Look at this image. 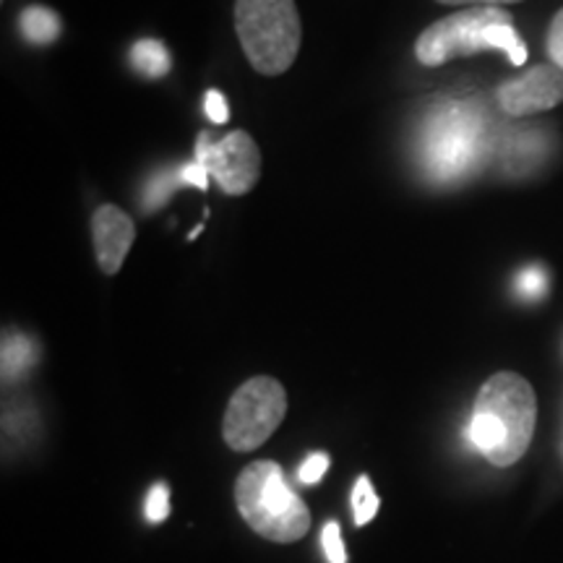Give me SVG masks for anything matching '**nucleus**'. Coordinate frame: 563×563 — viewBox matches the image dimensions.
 I'll return each mask as SVG.
<instances>
[{
  "mask_svg": "<svg viewBox=\"0 0 563 563\" xmlns=\"http://www.w3.org/2000/svg\"><path fill=\"white\" fill-rule=\"evenodd\" d=\"M352 509H355V525L363 527L368 525L378 511V496L373 490V485L368 477H361L355 483V490H352Z\"/></svg>",
  "mask_w": 563,
  "mask_h": 563,
  "instance_id": "4468645a",
  "label": "nucleus"
},
{
  "mask_svg": "<svg viewBox=\"0 0 563 563\" xmlns=\"http://www.w3.org/2000/svg\"><path fill=\"white\" fill-rule=\"evenodd\" d=\"M167 514H170V493H167L165 485H154L146 496V519L154 525L165 522Z\"/></svg>",
  "mask_w": 563,
  "mask_h": 563,
  "instance_id": "2eb2a0df",
  "label": "nucleus"
},
{
  "mask_svg": "<svg viewBox=\"0 0 563 563\" xmlns=\"http://www.w3.org/2000/svg\"><path fill=\"white\" fill-rule=\"evenodd\" d=\"M183 180H180V170H167L154 178L150 186H146L144 191V207L146 209H157V207H165L167 201H170V196L175 188H180Z\"/></svg>",
  "mask_w": 563,
  "mask_h": 563,
  "instance_id": "ddd939ff",
  "label": "nucleus"
},
{
  "mask_svg": "<svg viewBox=\"0 0 563 563\" xmlns=\"http://www.w3.org/2000/svg\"><path fill=\"white\" fill-rule=\"evenodd\" d=\"M545 285H548L545 272L540 269V266H530V269H525L517 277V290L522 292L525 298H538V295H543Z\"/></svg>",
  "mask_w": 563,
  "mask_h": 563,
  "instance_id": "f3484780",
  "label": "nucleus"
},
{
  "mask_svg": "<svg viewBox=\"0 0 563 563\" xmlns=\"http://www.w3.org/2000/svg\"><path fill=\"white\" fill-rule=\"evenodd\" d=\"M91 238H95L100 269L104 274H118L136 241V224L123 209L104 203L91 214Z\"/></svg>",
  "mask_w": 563,
  "mask_h": 563,
  "instance_id": "1a4fd4ad",
  "label": "nucleus"
},
{
  "mask_svg": "<svg viewBox=\"0 0 563 563\" xmlns=\"http://www.w3.org/2000/svg\"><path fill=\"white\" fill-rule=\"evenodd\" d=\"M496 97L501 110L511 118L553 110L563 102V70L555 66H534L519 79L501 84Z\"/></svg>",
  "mask_w": 563,
  "mask_h": 563,
  "instance_id": "6e6552de",
  "label": "nucleus"
},
{
  "mask_svg": "<svg viewBox=\"0 0 563 563\" xmlns=\"http://www.w3.org/2000/svg\"><path fill=\"white\" fill-rule=\"evenodd\" d=\"M235 32L262 76H279L298 58L302 24L295 0H235Z\"/></svg>",
  "mask_w": 563,
  "mask_h": 563,
  "instance_id": "20e7f679",
  "label": "nucleus"
},
{
  "mask_svg": "<svg viewBox=\"0 0 563 563\" xmlns=\"http://www.w3.org/2000/svg\"><path fill=\"white\" fill-rule=\"evenodd\" d=\"M443 5H467V9H504V5L519 3V0H435Z\"/></svg>",
  "mask_w": 563,
  "mask_h": 563,
  "instance_id": "4be33fe9",
  "label": "nucleus"
},
{
  "mask_svg": "<svg viewBox=\"0 0 563 563\" xmlns=\"http://www.w3.org/2000/svg\"><path fill=\"white\" fill-rule=\"evenodd\" d=\"M321 543H323V553L332 563H347V551H344V540L340 532V525L329 522L321 532Z\"/></svg>",
  "mask_w": 563,
  "mask_h": 563,
  "instance_id": "dca6fc26",
  "label": "nucleus"
},
{
  "mask_svg": "<svg viewBox=\"0 0 563 563\" xmlns=\"http://www.w3.org/2000/svg\"><path fill=\"white\" fill-rule=\"evenodd\" d=\"M483 141V121L473 108L462 102L443 104L426 125L422 157L435 178L449 180L467 173L477 159Z\"/></svg>",
  "mask_w": 563,
  "mask_h": 563,
  "instance_id": "423d86ee",
  "label": "nucleus"
},
{
  "mask_svg": "<svg viewBox=\"0 0 563 563\" xmlns=\"http://www.w3.org/2000/svg\"><path fill=\"white\" fill-rule=\"evenodd\" d=\"M203 110H207L211 123L222 125V123L230 121V108H228V100H224L222 91L209 89L207 100H203Z\"/></svg>",
  "mask_w": 563,
  "mask_h": 563,
  "instance_id": "aec40b11",
  "label": "nucleus"
},
{
  "mask_svg": "<svg viewBox=\"0 0 563 563\" xmlns=\"http://www.w3.org/2000/svg\"><path fill=\"white\" fill-rule=\"evenodd\" d=\"M196 162L207 167L211 180L220 183L228 196L249 194L262 175V152L245 131H235L220 141L201 133L196 141Z\"/></svg>",
  "mask_w": 563,
  "mask_h": 563,
  "instance_id": "0eeeda50",
  "label": "nucleus"
},
{
  "mask_svg": "<svg viewBox=\"0 0 563 563\" xmlns=\"http://www.w3.org/2000/svg\"><path fill=\"white\" fill-rule=\"evenodd\" d=\"M235 504L251 530L274 543H295L311 530V511L274 462H253L243 470L235 483Z\"/></svg>",
  "mask_w": 563,
  "mask_h": 563,
  "instance_id": "7ed1b4c3",
  "label": "nucleus"
},
{
  "mask_svg": "<svg viewBox=\"0 0 563 563\" xmlns=\"http://www.w3.org/2000/svg\"><path fill=\"white\" fill-rule=\"evenodd\" d=\"M485 51H504L511 66H525L527 47L514 30V19L504 9H464L449 13L420 32L415 55L422 66H443L454 58Z\"/></svg>",
  "mask_w": 563,
  "mask_h": 563,
  "instance_id": "f03ea898",
  "label": "nucleus"
},
{
  "mask_svg": "<svg viewBox=\"0 0 563 563\" xmlns=\"http://www.w3.org/2000/svg\"><path fill=\"white\" fill-rule=\"evenodd\" d=\"M180 180H183V186H191V188H199V191H207L211 175L207 167L201 165V162L194 159V162H188V165L180 167Z\"/></svg>",
  "mask_w": 563,
  "mask_h": 563,
  "instance_id": "412c9836",
  "label": "nucleus"
},
{
  "mask_svg": "<svg viewBox=\"0 0 563 563\" xmlns=\"http://www.w3.org/2000/svg\"><path fill=\"white\" fill-rule=\"evenodd\" d=\"M21 34L32 42V45H51V42L58 40L60 34V21L58 13L45 9V5H30L24 9L19 19Z\"/></svg>",
  "mask_w": 563,
  "mask_h": 563,
  "instance_id": "9d476101",
  "label": "nucleus"
},
{
  "mask_svg": "<svg viewBox=\"0 0 563 563\" xmlns=\"http://www.w3.org/2000/svg\"><path fill=\"white\" fill-rule=\"evenodd\" d=\"M131 60L150 79H159L170 70V53L159 40H139L131 51Z\"/></svg>",
  "mask_w": 563,
  "mask_h": 563,
  "instance_id": "f8f14e48",
  "label": "nucleus"
},
{
  "mask_svg": "<svg viewBox=\"0 0 563 563\" xmlns=\"http://www.w3.org/2000/svg\"><path fill=\"white\" fill-rule=\"evenodd\" d=\"M37 361V347L30 336L24 334H5L3 340V378H19Z\"/></svg>",
  "mask_w": 563,
  "mask_h": 563,
  "instance_id": "9b49d317",
  "label": "nucleus"
},
{
  "mask_svg": "<svg viewBox=\"0 0 563 563\" xmlns=\"http://www.w3.org/2000/svg\"><path fill=\"white\" fill-rule=\"evenodd\" d=\"M538 399L527 378L501 371L483 384L475 399L470 439L485 460L496 467H511L530 449Z\"/></svg>",
  "mask_w": 563,
  "mask_h": 563,
  "instance_id": "f257e3e1",
  "label": "nucleus"
},
{
  "mask_svg": "<svg viewBox=\"0 0 563 563\" xmlns=\"http://www.w3.org/2000/svg\"><path fill=\"white\" fill-rule=\"evenodd\" d=\"M287 412V394L277 378L256 376L232 394L222 435L235 452H253L277 431Z\"/></svg>",
  "mask_w": 563,
  "mask_h": 563,
  "instance_id": "39448f33",
  "label": "nucleus"
},
{
  "mask_svg": "<svg viewBox=\"0 0 563 563\" xmlns=\"http://www.w3.org/2000/svg\"><path fill=\"white\" fill-rule=\"evenodd\" d=\"M548 55H551L555 68L563 70V9L555 13L548 30Z\"/></svg>",
  "mask_w": 563,
  "mask_h": 563,
  "instance_id": "a211bd4d",
  "label": "nucleus"
},
{
  "mask_svg": "<svg viewBox=\"0 0 563 563\" xmlns=\"http://www.w3.org/2000/svg\"><path fill=\"white\" fill-rule=\"evenodd\" d=\"M327 470H329V454L316 452V454L308 456L306 462H302V467H300V483H308V485L319 483L321 477L327 475Z\"/></svg>",
  "mask_w": 563,
  "mask_h": 563,
  "instance_id": "6ab92c4d",
  "label": "nucleus"
}]
</instances>
